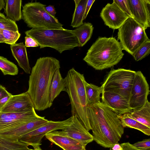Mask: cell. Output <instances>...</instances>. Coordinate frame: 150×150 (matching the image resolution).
I'll return each mask as SVG.
<instances>
[{
	"label": "cell",
	"mask_w": 150,
	"mask_h": 150,
	"mask_svg": "<svg viewBox=\"0 0 150 150\" xmlns=\"http://www.w3.org/2000/svg\"><path fill=\"white\" fill-rule=\"evenodd\" d=\"M89 121L94 140L105 148L118 143L124 128L118 115L101 102L89 105Z\"/></svg>",
	"instance_id": "obj_1"
},
{
	"label": "cell",
	"mask_w": 150,
	"mask_h": 150,
	"mask_svg": "<svg viewBox=\"0 0 150 150\" xmlns=\"http://www.w3.org/2000/svg\"><path fill=\"white\" fill-rule=\"evenodd\" d=\"M60 68L59 61L52 57H40L33 67L27 92L35 110H44L52 106L49 100V90L53 76Z\"/></svg>",
	"instance_id": "obj_2"
},
{
	"label": "cell",
	"mask_w": 150,
	"mask_h": 150,
	"mask_svg": "<svg viewBox=\"0 0 150 150\" xmlns=\"http://www.w3.org/2000/svg\"><path fill=\"white\" fill-rule=\"evenodd\" d=\"M120 42L115 38L99 37L88 50L83 60L96 70L117 64L124 54Z\"/></svg>",
	"instance_id": "obj_3"
},
{
	"label": "cell",
	"mask_w": 150,
	"mask_h": 150,
	"mask_svg": "<svg viewBox=\"0 0 150 150\" xmlns=\"http://www.w3.org/2000/svg\"><path fill=\"white\" fill-rule=\"evenodd\" d=\"M66 91L70 101L72 116H75L88 131L91 130L89 116V106L86 96L83 74L74 68L68 71L64 78Z\"/></svg>",
	"instance_id": "obj_4"
},
{
	"label": "cell",
	"mask_w": 150,
	"mask_h": 150,
	"mask_svg": "<svg viewBox=\"0 0 150 150\" xmlns=\"http://www.w3.org/2000/svg\"><path fill=\"white\" fill-rule=\"evenodd\" d=\"M25 33L35 40L40 48L51 47L61 53L79 47L77 38L71 30L32 28Z\"/></svg>",
	"instance_id": "obj_5"
},
{
	"label": "cell",
	"mask_w": 150,
	"mask_h": 150,
	"mask_svg": "<svg viewBox=\"0 0 150 150\" xmlns=\"http://www.w3.org/2000/svg\"><path fill=\"white\" fill-rule=\"evenodd\" d=\"M39 2H28L23 7L22 18L28 27L32 28L63 29V25L56 17L50 15Z\"/></svg>",
	"instance_id": "obj_6"
},
{
	"label": "cell",
	"mask_w": 150,
	"mask_h": 150,
	"mask_svg": "<svg viewBox=\"0 0 150 150\" xmlns=\"http://www.w3.org/2000/svg\"><path fill=\"white\" fill-rule=\"evenodd\" d=\"M118 29V40H120L123 50L132 55L149 39L144 27L130 17Z\"/></svg>",
	"instance_id": "obj_7"
},
{
	"label": "cell",
	"mask_w": 150,
	"mask_h": 150,
	"mask_svg": "<svg viewBox=\"0 0 150 150\" xmlns=\"http://www.w3.org/2000/svg\"><path fill=\"white\" fill-rule=\"evenodd\" d=\"M136 72L122 68L112 69L101 86L103 92L112 91L129 100Z\"/></svg>",
	"instance_id": "obj_8"
},
{
	"label": "cell",
	"mask_w": 150,
	"mask_h": 150,
	"mask_svg": "<svg viewBox=\"0 0 150 150\" xmlns=\"http://www.w3.org/2000/svg\"><path fill=\"white\" fill-rule=\"evenodd\" d=\"M73 116L62 121H48L43 125L22 136L19 140L33 147L40 146L42 140L47 134L57 130L65 129L72 122Z\"/></svg>",
	"instance_id": "obj_9"
},
{
	"label": "cell",
	"mask_w": 150,
	"mask_h": 150,
	"mask_svg": "<svg viewBox=\"0 0 150 150\" xmlns=\"http://www.w3.org/2000/svg\"><path fill=\"white\" fill-rule=\"evenodd\" d=\"M149 86L141 71L136 72L129 99L130 108L132 110L143 106L149 93Z\"/></svg>",
	"instance_id": "obj_10"
},
{
	"label": "cell",
	"mask_w": 150,
	"mask_h": 150,
	"mask_svg": "<svg viewBox=\"0 0 150 150\" xmlns=\"http://www.w3.org/2000/svg\"><path fill=\"white\" fill-rule=\"evenodd\" d=\"M34 108L24 112H0V133L33 120L39 117Z\"/></svg>",
	"instance_id": "obj_11"
},
{
	"label": "cell",
	"mask_w": 150,
	"mask_h": 150,
	"mask_svg": "<svg viewBox=\"0 0 150 150\" xmlns=\"http://www.w3.org/2000/svg\"><path fill=\"white\" fill-rule=\"evenodd\" d=\"M100 16L105 25L113 29H118L129 17L113 2L103 8Z\"/></svg>",
	"instance_id": "obj_12"
},
{
	"label": "cell",
	"mask_w": 150,
	"mask_h": 150,
	"mask_svg": "<svg viewBox=\"0 0 150 150\" xmlns=\"http://www.w3.org/2000/svg\"><path fill=\"white\" fill-rule=\"evenodd\" d=\"M102 103L108 107L118 115L130 112L129 100L113 91H103L102 93Z\"/></svg>",
	"instance_id": "obj_13"
},
{
	"label": "cell",
	"mask_w": 150,
	"mask_h": 150,
	"mask_svg": "<svg viewBox=\"0 0 150 150\" xmlns=\"http://www.w3.org/2000/svg\"><path fill=\"white\" fill-rule=\"evenodd\" d=\"M73 117L71 123L60 132L86 146L94 140L93 136L75 116Z\"/></svg>",
	"instance_id": "obj_14"
},
{
	"label": "cell",
	"mask_w": 150,
	"mask_h": 150,
	"mask_svg": "<svg viewBox=\"0 0 150 150\" xmlns=\"http://www.w3.org/2000/svg\"><path fill=\"white\" fill-rule=\"evenodd\" d=\"M48 121L45 117L39 116L33 120L0 133V137L11 140H18L23 135L38 128Z\"/></svg>",
	"instance_id": "obj_15"
},
{
	"label": "cell",
	"mask_w": 150,
	"mask_h": 150,
	"mask_svg": "<svg viewBox=\"0 0 150 150\" xmlns=\"http://www.w3.org/2000/svg\"><path fill=\"white\" fill-rule=\"evenodd\" d=\"M33 108L32 101L26 91L17 95H12L0 112H22L30 110Z\"/></svg>",
	"instance_id": "obj_16"
},
{
	"label": "cell",
	"mask_w": 150,
	"mask_h": 150,
	"mask_svg": "<svg viewBox=\"0 0 150 150\" xmlns=\"http://www.w3.org/2000/svg\"><path fill=\"white\" fill-rule=\"evenodd\" d=\"M133 18L146 29L150 27V0H128Z\"/></svg>",
	"instance_id": "obj_17"
},
{
	"label": "cell",
	"mask_w": 150,
	"mask_h": 150,
	"mask_svg": "<svg viewBox=\"0 0 150 150\" xmlns=\"http://www.w3.org/2000/svg\"><path fill=\"white\" fill-rule=\"evenodd\" d=\"M46 137L64 150H86V146L78 141L54 131L45 135Z\"/></svg>",
	"instance_id": "obj_18"
},
{
	"label": "cell",
	"mask_w": 150,
	"mask_h": 150,
	"mask_svg": "<svg viewBox=\"0 0 150 150\" xmlns=\"http://www.w3.org/2000/svg\"><path fill=\"white\" fill-rule=\"evenodd\" d=\"M12 55L18 62V65L27 74H30V67L26 47L23 42L10 45Z\"/></svg>",
	"instance_id": "obj_19"
},
{
	"label": "cell",
	"mask_w": 150,
	"mask_h": 150,
	"mask_svg": "<svg viewBox=\"0 0 150 150\" xmlns=\"http://www.w3.org/2000/svg\"><path fill=\"white\" fill-rule=\"evenodd\" d=\"M66 83L61 74L60 69L54 72L50 83L49 90V100L52 106L54 99L63 91H66Z\"/></svg>",
	"instance_id": "obj_20"
},
{
	"label": "cell",
	"mask_w": 150,
	"mask_h": 150,
	"mask_svg": "<svg viewBox=\"0 0 150 150\" xmlns=\"http://www.w3.org/2000/svg\"><path fill=\"white\" fill-rule=\"evenodd\" d=\"M128 116L150 128V103L148 100L141 107L132 110Z\"/></svg>",
	"instance_id": "obj_21"
},
{
	"label": "cell",
	"mask_w": 150,
	"mask_h": 150,
	"mask_svg": "<svg viewBox=\"0 0 150 150\" xmlns=\"http://www.w3.org/2000/svg\"><path fill=\"white\" fill-rule=\"evenodd\" d=\"M4 12L7 18L15 22L22 18L21 0H5Z\"/></svg>",
	"instance_id": "obj_22"
},
{
	"label": "cell",
	"mask_w": 150,
	"mask_h": 150,
	"mask_svg": "<svg viewBox=\"0 0 150 150\" xmlns=\"http://www.w3.org/2000/svg\"><path fill=\"white\" fill-rule=\"evenodd\" d=\"M94 27L92 23L84 22L79 27L74 30H71L79 42V47H82L91 38Z\"/></svg>",
	"instance_id": "obj_23"
},
{
	"label": "cell",
	"mask_w": 150,
	"mask_h": 150,
	"mask_svg": "<svg viewBox=\"0 0 150 150\" xmlns=\"http://www.w3.org/2000/svg\"><path fill=\"white\" fill-rule=\"evenodd\" d=\"M88 0H74L75 7L71 26L77 28L83 24L86 6Z\"/></svg>",
	"instance_id": "obj_24"
},
{
	"label": "cell",
	"mask_w": 150,
	"mask_h": 150,
	"mask_svg": "<svg viewBox=\"0 0 150 150\" xmlns=\"http://www.w3.org/2000/svg\"><path fill=\"white\" fill-rule=\"evenodd\" d=\"M85 91L89 105L100 102V95L103 92L102 86L99 87L86 81L85 83Z\"/></svg>",
	"instance_id": "obj_25"
},
{
	"label": "cell",
	"mask_w": 150,
	"mask_h": 150,
	"mask_svg": "<svg viewBox=\"0 0 150 150\" xmlns=\"http://www.w3.org/2000/svg\"><path fill=\"white\" fill-rule=\"evenodd\" d=\"M118 116L124 127H127L137 129L144 134L150 136V128L129 117L127 113Z\"/></svg>",
	"instance_id": "obj_26"
},
{
	"label": "cell",
	"mask_w": 150,
	"mask_h": 150,
	"mask_svg": "<svg viewBox=\"0 0 150 150\" xmlns=\"http://www.w3.org/2000/svg\"><path fill=\"white\" fill-rule=\"evenodd\" d=\"M33 147L18 140H11L0 137V150H28Z\"/></svg>",
	"instance_id": "obj_27"
},
{
	"label": "cell",
	"mask_w": 150,
	"mask_h": 150,
	"mask_svg": "<svg viewBox=\"0 0 150 150\" xmlns=\"http://www.w3.org/2000/svg\"><path fill=\"white\" fill-rule=\"evenodd\" d=\"M0 69L4 75H15L18 74V69L16 65L6 58L0 56Z\"/></svg>",
	"instance_id": "obj_28"
},
{
	"label": "cell",
	"mask_w": 150,
	"mask_h": 150,
	"mask_svg": "<svg viewBox=\"0 0 150 150\" xmlns=\"http://www.w3.org/2000/svg\"><path fill=\"white\" fill-rule=\"evenodd\" d=\"M150 52V40H146L132 55L136 61H138L148 56Z\"/></svg>",
	"instance_id": "obj_29"
},
{
	"label": "cell",
	"mask_w": 150,
	"mask_h": 150,
	"mask_svg": "<svg viewBox=\"0 0 150 150\" xmlns=\"http://www.w3.org/2000/svg\"><path fill=\"white\" fill-rule=\"evenodd\" d=\"M0 30L4 38L5 43L11 45L16 44L21 35L18 31H13L0 29Z\"/></svg>",
	"instance_id": "obj_30"
},
{
	"label": "cell",
	"mask_w": 150,
	"mask_h": 150,
	"mask_svg": "<svg viewBox=\"0 0 150 150\" xmlns=\"http://www.w3.org/2000/svg\"><path fill=\"white\" fill-rule=\"evenodd\" d=\"M0 29L13 31H18L16 22L8 18L5 21H0Z\"/></svg>",
	"instance_id": "obj_31"
},
{
	"label": "cell",
	"mask_w": 150,
	"mask_h": 150,
	"mask_svg": "<svg viewBox=\"0 0 150 150\" xmlns=\"http://www.w3.org/2000/svg\"><path fill=\"white\" fill-rule=\"evenodd\" d=\"M113 2L123 12L127 14L129 17L133 18L130 10L128 0H113Z\"/></svg>",
	"instance_id": "obj_32"
},
{
	"label": "cell",
	"mask_w": 150,
	"mask_h": 150,
	"mask_svg": "<svg viewBox=\"0 0 150 150\" xmlns=\"http://www.w3.org/2000/svg\"><path fill=\"white\" fill-rule=\"evenodd\" d=\"M131 145L134 148L139 150H150V139L138 142Z\"/></svg>",
	"instance_id": "obj_33"
},
{
	"label": "cell",
	"mask_w": 150,
	"mask_h": 150,
	"mask_svg": "<svg viewBox=\"0 0 150 150\" xmlns=\"http://www.w3.org/2000/svg\"><path fill=\"white\" fill-rule=\"evenodd\" d=\"M25 39L26 47H35L39 46L37 42L33 38L27 36L25 37Z\"/></svg>",
	"instance_id": "obj_34"
},
{
	"label": "cell",
	"mask_w": 150,
	"mask_h": 150,
	"mask_svg": "<svg viewBox=\"0 0 150 150\" xmlns=\"http://www.w3.org/2000/svg\"><path fill=\"white\" fill-rule=\"evenodd\" d=\"M95 1V0H87L85 10L84 16L83 18V20L86 19L90 9Z\"/></svg>",
	"instance_id": "obj_35"
},
{
	"label": "cell",
	"mask_w": 150,
	"mask_h": 150,
	"mask_svg": "<svg viewBox=\"0 0 150 150\" xmlns=\"http://www.w3.org/2000/svg\"><path fill=\"white\" fill-rule=\"evenodd\" d=\"M44 8L50 15L54 17H55L56 11L54 6L49 5L48 6L45 7Z\"/></svg>",
	"instance_id": "obj_36"
},
{
	"label": "cell",
	"mask_w": 150,
	"mask_h": 150,
	"mask_svg": "<svg viewBox=\"0 0 150 150\" xmlns=\"http://www.w3.org/2000/svg\"><path fill=\"white\" fill-rule=\"evenodd\" d=\"M11 94L4 87L0 85V100Z\"/></svg>",
	"instance_id": "obj_37"
},
{
	"label": "cell",
	"mask_w": 150,
	"mask_h": 150,
	"mask_svg": "<svg viewBox=\"0 0 150 150\" xmlns=\"http://www.w3.org/2000/svg\"><path fill=\"white\" fill-rule=\"evenodd\" d=\"M120 145L122 148V150H140L133 147L129 142L124 143Z\"/></svg>",
	"instance_id": "obj_38"
},
{
	"label": "cell",
	"mask_w": 150,
	"mask_h": 150,
	"mask_svg": "<svg viewBox=\"0 0 150 150\" xmlns=\"http://www.w3.org/2000/svg\"><path fill=\"white\" fill-rule=\"evenodd\" d=\"M12 95H8L0 100V112L1 109L4 106L10 97Z\"/></svg>",
	"instance_id": "obj_39"
},
{
	"label": "cell",
	"mask_w": 150,
	"mask_h": 150,
	"mask_svg": "<svg viewBox=\"0 0 150 150\" xmlns=\"http://www.w3.org/2000/svg\"><path fill=\"white\" fill-rule=\"evenodd\" d=\"M122 148L120 144L118 143L115 144L110 148V150H122Z\"/></svg>",
	"instance_id": "obj_40"
},
{
	"label": "cell",
	"mask_w": 150,
	"mask_h": 150,
	"mask_svg": "<svg viewBox=\"0 0 150 150\" xmlns=\"http://www.w3.org/2000/svg\"><path fill=\"white\" fill-rule=\"evenodd\" d=\"M5 6V2L4 0H0V11L3 8H4Z\"/></svg>",
	"instance_id": "obj_41"
},
{
	"label": "cell",
	"mask_w": 150,
	"mask_h": 150,
	"mask_svg": "<svg viewBox=\"0 0 150 150\" xmlns=\"http://www.w3.org/2000/svg\"><path fill=\"white\" fill-rule=\"evenodd\" d=\"M6 19V16L3 13L0 12V21H5Z\"/></svg>",
	"instance_id": "obj_42"
},
{
	"label": "cell",
	"mask_w": 150,
	"mask_h": 150,
	"mask_svg": "<svg viewBox=\"0 0 150 150\" xmlns=\"http://www.w3.org/2000/svg\"><path fill=\"white\" fill-rule=\"evenodd\" d=\"M28 150H42L41 148L40 147V146H37L34 147H32L30 149Z\"/></svg>",
	"instance_id": "obj_43"
},
{
	"label": "cell",
	"mask_w": 150,
	"mask_h": 150,
	"mask_svg": "<svg viewBox=\"0 0 150 150\" xmlns=\"http://www.w3.org/2000/svg\"><path fill=\"white\" fill-rule=\"evenodd\" d=\"M0 43H5L4 38L0 30Z\"/></svg>",
	"instance_id": "obj_44"
}]
</instances>
